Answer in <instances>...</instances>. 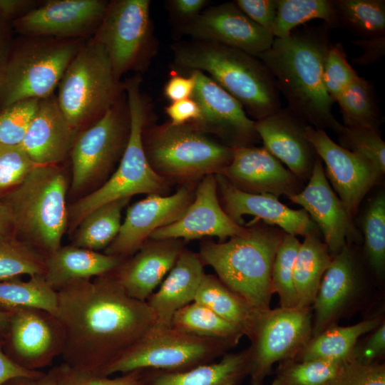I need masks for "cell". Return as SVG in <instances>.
Wrapping results in <instances>:
<instances>
[{
    "label": "cell",
    "instance_id": "43",
    "mask_svg": "<svg viewBox=\"0 0 385 385\" xmlns=\"http://www.w3.org/2000/svg\"><path fill=\"white\" fill-rule=\"evenodd\" d=\"M345 364L318 360H289L280 363L270 385H322Z\"/></svg>",
    "mask_w": 385,
    "mask_h": 385
},
{
    "label": "cell",
    "instance_id": "37",
    "mask_svg": "<svg viewBox=\"0 0 385 385\" xmlns=\"http://www.w3.org/2000/svg\"><path fill=\"white\" fill-rule=\"evenodd\" d=\"M32 307L55 314L57 309V293L43 275L0 282V310Z\"/></svg>",
    "mask_w": 385,
    "mask_h": 385
},
{
    "label": "cell",
    "instance_id": "60",
    "mask_svg": "<svg viewBox=\"0 0 385 385\" xmlns=\"http://www.w3.org/2000/svg\"><path fill=\"white\" fill-rule=\"evenodd\" d=\"M14 232L13 220L7 206L0 200V234Z\"/></svg>",
    "mask_w": 385,
    "mask_h": 385
},
{
    "label": "cell",
    "instance_id": "11",
    "mask_svg": "<svg viewBox=\"0 0 385 385\" xmlns=\"http://www.w3.org/2000/svg\"><path fill=\"white\" fill-rule=\"evenodd\" d=\"M312 334L310 309H268L259 312L248 337L251 385H265L277 362L294 359Z\"/></svg>",
    "mask_w": 385,
    "mask_h": 385
},
{
    "label": "cell",
    "instance_id": "5",
    "mask_svg": "<svg viewBox=\"0 0 385 385\" xmlns=\"http://www.w3.org/2000/svg\"><path fill=\"white\" fill-rule=\"evenodd\" d=\"M67 188L60 167L37 165L0 197L11 212L15 235L46 257L61 247L68 226Z\"/></svg>",
    "mask_w": 385,
    "mask_h": 385
},
{
    "label": "cell",
    "instance_id": "58",
    "mask_svg": "<svg viewBox=\"0 0 385 385\" xmlns=\"http://www.w3.org/2000/svg\"><path fill=\"white\" fill-rule=\"evenodd\" d=\"M14 34L12 23L0 16V71L9 54L14 39Z\"/></svg>",
    "mask_w": 385,
    "mask_h": 385
},
{
    "label": "cell",
    "instance_id": "1",
    "mask_svg": "<svg viewBox=\"0 0 385 385\" xmlns=\"http://www.w3.org/2000/svg\"><path fill=\"white\" fill-rule=\"evenodd\" d=\"M56 317L64 335L63 362L103 376L156 325L147 303L132 298L113 272L71 282L56 291Z\"/></svg>",
    "mask_w": 385,
    "mask_h": 385
},
{
    "label": "cell",
    "instance_id": "44",
    "mask_svg": "<svg viewBox=\"0 0 385 385\" xmlns=\"http://www.w3.org/2000/svg\"><path fill=\"white\" fill-rule=\"evenodd\" d=\"M337 135L339 145L368 160L385 174V143L379 130L344 126Z\"/></svg>",
    "mask_w": 385,
    "mask_h": 385
},
{
    "label": "cell",
    "instance_id": "40",
    "mask_svg": "<svg viewBox=\"0 0 385 385\" xmlns=\"http://www.w3.org/2000/svg\"><path fill=\"white\" fill-rule=\"evenodd\" d=\"M46 256L14 232L0 234V282L44 275Z\"/></svg>",
    "mask_w": 385,
    "mask_h": 385
},
{
    "label": "cell",
    "instance_id": "61",
    "mask_svg": "<svg viewBox=\"0 0 385 385\" xmlns=\"http://www.w3.org/2000/svg\"><path fill=\"white\" fill-rule=\"evenodd\" d=\"M9 312L0 310V347L1 346L6 327L8 325Z\"/></svg>",
    "mask_w": 385,
    "mask_h": 385
},
{
    "label": "cell",
    "instance_id": "54",
    "mask_svg": "<svg viewBox=\"0 0 385 385\" xmlns=\"http://www.w3.org/2000/svg\"><path fill=\"white\" fill-rule=\"evenodd\" d=\"M195 78L190 73L185 77L173 73L164 86V95L171 102L192 98L195 88Z\"/></svg>",
    "mask_w": 385,
    "mask_h": 385
},
{
    "label": "cell",
    "instance_id": "16",
    "mask_svg": "<svg viewBox=\"0 0 385 385\" xmlns=\"http://www.w3.org/2000/svg\"><path fill=\"white\" fill-rule=\"evenodd\" d=\"M108 1L105 0H47L12 22L19 36L60 39H88L98 28Z\"/></svg>",
    "mask_w": 385,
    "mask_h": 385
},
{
    "label": "cell",
    "instance_id": "59",
    "mask_svg": "<svg viewBox=\"0 0 385 385\" xmlns=\"http://www.w3.org/2000/svg\"><path fill=\"white\" fill-rule=\"evenodd\" d=\"M56 378L53 369L48 372L41 371L33 376H17L6 381L3 385H55Z\"/></svg>",
    "mask_w": 385,
    "mask_h": 385
},
{
    "label": "cell",
    "instance_id": "20",
    "mask_svg": "<svg viewBox=\"0 0 385 385\" xmlns=\"http://www.w3.org/2000/svg\"><path fill=\"white\" fill-rule=\"evenodd\" d=\"M193 198L191 190L182 187L170 195L149 194L131 205L117 236L104 253L124 260L131 257L153 232L178 219Z\"/></svg>",
    "mask_w": 385,
    "mask_h": 385
},
{
    "label": "cell",
    "instance_id": "22",
    "mask_svg": "<svg viewBox=\"0 0 385 385\" xmlns=\"http://www.w3.org/2000/svg\"><path fill=\"white\" fill-rule=\"evenodd\" d=\"M217 192L223 209L237 225L244 226L243 215L255 219L247 225L261 220L262 222L277 227L285 233L295 236L319 235L320 231L304 209L293 210L270 194H255L243 191L216 174Z\"/></svg>",
    "mask_w": 385,
    "mask_h": 385
},
{
    "label": "cell",
    "instance_id": "46",
    "mask_svg": "<svg viewBox=\"0 0 385 385\" xmlns=\"http://www.w3.org/2000/svg\"><path fill=\"white\" fill-rule=\"evenodd\" d=\"M38 101L26 100L0 111V146L21 145Z\"/></svg>",
    "mask_w": 385,
    "mask_h": 385
},
{
    "label": "cell",
    "instance_id": "45",
    "mask_svg": "<svg viewBox=\"0 0 385 385\" xmlns=\"http://www.w3.org/2000/svg\"><path fill=\"white\" fill-rule=\"evenodd\" d=\"M358 76L346 59L343 44L341 42L332 43L324 58L323 81L327 93L334 102Z\"/></svg>",
    "mask_w": 385,
    "mask_h": 385
},
{
    "label": "cell",
    "instance_id": "39",
    "mask_svg": "<svg viewBox=\"0 0 385 385\" xmlns=\"http://www.w3.org/2000/svg\"><path fill=\"white\" fill-rule=\"evenodd\" d=\"M322 19L330 29L340 26L332 0H277L274 38L289 36L294 29L312 19Z\"/></svg>",
    "mask_w": 385,
    "mask_h": 385
},
{
    "label": "cell",
    "instance_id": "30",
    "mask_svg": "<svg viewBox=\"0 0 385 385\" xmlns=\"http://www.w3.org/2000/svg\"><path fill=\"white\" fill-rule=\"evenodd\" d=\"M248 348L185 371L141 369L145 385H238L249 374Z\"/></svg>",
    "mask_w": 385,
    "mask_h": 385
},
{
    "label": "cell",
    "instance_id": "33",
    "mask_svg": "<svg viewBox=\"0 0 385 385\" xmlns=\"http://www.w3.org/2000/svg\"><path fill=\"white\" fill-rule=\"evenodd\" d=\"M195 301L207 306L220 317L237 326L244 335L250 336L258 312L218 277L205 274Z\"/></svg>",
    "mask_w": 385,
    "mask_h": 385
},
{
    "label": "cell",
    "instance_id": "19",
    "mask_svg": "<svg viewBox=\"0 0 385 385\" xmlns=\"http://www.w3.org/2000/svg\"><path fill=\"white\" fill-rule=\"evenodd\" d=\"M181 31L192 40L222 44L255 56L268 50L274 39L272 32L252 21L234 2L205 9L184 24Z\"/></svg>",
    "mask_w": 385,
    "mask_h": 385
},
{
    "label": "cell",
    "instance_id": "23",
    "mask_svg": "<svg viewBox=\"0 0 385 385\" xmlns=\"http://www.w3.org/2000/svg\"><path fill=\"white\" fill-rule=\"evenodd\" d=\"M219 174L243 191L277 197L288 198L304 188L303 182L263 146L234 148L230 163Z\"/></svg>",
    "mask_w": 385,
    "mask_h": 385
},
{
    "label": "cell",
    "instance_id": "31",
    "mask_svg": "<svg viewBox=\"0 0 385 385\" xmlns=\"http://www.w3.org/2000/svg\"><path fill=\"white\" fill-rule=\"evenodd\" d=\"M381 322V319L376 317L351 326L331 325L311 337L294 360L349 362L359 337L374 330Z\"/></svg>",
    "mask_w": 385,
    "mask_h": 385
},
{
    "label": "cell",
    "instance_id": "13",
    "mask_svg": "<svg viewBox=\"0 0 385 385\" xmlns=\"http://www.w3.org/2000/svg\"><path fill=\"white\" fill-rule=\"evenodd\" d=\"M130 130L125 93L96 123L78 133L70 153L73 191L108 173L123 153Z\"/></svg>",
    "mask_w": 385,
    "mask_h": 385
},
{
    "label": "cell",
    "instance_id": "36",
    "mask_svg": "<svg viewBox=\"0 0 385 385\" xmlns=\"http://www.w3.org/2000/svg\"><path fill=\"white\" fill-rule=\"evenodd\" d=\"M364 252L374 274L381 278L385 271V192L379 190L366 202L359 219Z\"/></svg>",
    "mask_w": 385,
    "mask_h": 385
},
{
    "label": "cell",
    "instance_id": "28",
    "mask_svg": "<svg viewBox=\"0 0 385 385\" xmlns=\"http://www.w3.org/2000/svg\"><path fill=\"white\" fill-rule=\"evenodd\" d=\"M198 255L183 250L159 289L146 301L156 317V326L170 327L173 315L195 301L205 274Z\"/></svg>",
    "mask_w": 385,
    "mask_h": 385
},
{
    "label": "cell",
    "instance_id": "15",
    "mask_svg": "<svg viewBox=\"0 0 385 385\" xmlns=\"http://www.w3.org/2000/svg\"><path fill=\"white\" fill-rule=\"evenodd\" d=\"M306 135L325 164V175L349 215L354 218L366 194L384 174L372 163L333 141L324 130L309 124Z\"/></svg>",
    "mask_w": 385,
    "mask_h": 385
},
{
    "label": "cell",
    "instance_id": "52",
    "mask_svg": "<svg viewBox=\"0 0 385 385\" xmlns=\"http://www.w3.org/2000/svg\"><path fill=\"white\" fill-rule=\"evenodd\" d=\"M165 112L170 123L175 125L193 124L200 116L199 106L192 98L171 102L165 108Z\"/></svg>",
    "mask_w": 385,
    "mask_h": 385
},
{
    "label": "cell",
    "instance_id": "35",
    "mask_svg": "<svg viewBox=\"0 0 385 385\" xmlns=\"http://www.w3.org/2000/svg\"><path fill=\"white\" fill-rule=\"evenodd\" d=\"M170 327L198 337L226 342L232 346L236 345L244 336L237 326L195 301L173 315Z\"/></svg>",
    "mask_w": 385,
    "mask_h": 385
},
{
    "label": "cell",
    "instance_id": "21",
    "mask_svg": "<svg viewBox=\"0 0 385 385\" xmlns=\"http://www.w3.org/2000/svg\"><path fill=\"white\" fill-rule=\"evenodd\" d=\"M216 176H204L194 198L184 213L175 221L153 232L155 240H192L203 237H217L220 241L245 232L246 227L235 223L221 206Z\"/></svg>",
    "mask_w": 385,
    "mask_h": 385
},
{
    "label": "cell",
    "instance_id": "47",
    "mask_svg": "<svg viewBox=\"0 0 385 385\" xmlns=\"http://www.w3.org/2000/svg\"><path fill=\"white\" fill-rule=\"evenodd\" d=\"M37 165L20 145L0 146V197L20 185Z\"/></svg>",
    "mask_w": 385,
    "mask_h": 385
},
{
    "label": "cell",
    "instance_id": "25",
    "mask_svg": "<svg viewBox=\"0 0 385 385\" xmlns=\"http://www.w3.org/2000/svg\"><path fill=\"white\" fill-rule=\"evenodd\" d=\"M78 134L53 94L39 100L20 145L37 165H57L70 155Z\"/></svg>",
    "mask_w": 385,
    "mask_h": 385
},
{
    "label": "cell",
    "instance_id": "55",
    "mask_svg": "<svg viewBox=\"0 0 385 385\" xmlns=\"http://www.w3.org/2000/svg\"><path fill=\"white\" fill-rule=\"evenodd\" d=\"M41 1L0 0V16L11 23L34 9Z\"/></svg>",
    "mask_w": 385,
    "mask_h": 385
},
{
    "label": "cell",
    "instance_id": "32",
    "mask_svg": "<svg viewBox=\"0 0 385 385\" xmlns=\"http://www.w3.org/2000/svg\"><path fill=\"white\" fill-rule=\"evenodd\" d=\"M327 245L319 235L304 237L300 243L294 265V282L298 297V308L310 309L322 278L332 262Z\"/></svg>",
    "mask_w": 385,
    "mask_h": 385
},
{
    "label": "cell",
    "instance_id": "7",
    "mask_svg": "<svg viewBox=\"0 0 385 385\" xmlns=\"http://www.w3.org/2000/svg\"><path fill=\"white\" fill-rule=\"evenodd\" d=\"M86 39L14 37L0 71V111L29 99L54 94L71 60Z\"/></svg>",
    "mask_w": 385,
    "mask_h": 385
},
{
    "label": "cell",
    "instance_id": "48",
    "mask_svg": "<svg viewBox=\"0 0 385 385\" xmlns=\"http://www.w3.org/2000/svg\"><path fill=\"white\" fill-rule=\"evenodd\" d=\"M53 369L56 378L55 385H145L141 370L110 377L78 369L63 362Z\"/></svg>",
    "mask_w": 385,
    "mask_h": 385
},
{
    "label": "cell",
    "instance_id": "49",
    "mask_svg": "<svg viewBox=\"0 0 385 385\" xmlns=\"http://www.w3.org/2000/svg\"><path fill=\"white\" fill-rule=\"evenodd\" d=\"M322 385H385V366L349 361Z\"/></svg>",
    "mask_w": 385,
    "mask_h": 385
},
{
    "label": "cell",
    "instance_id": "29",
    "mask_svg": "<svg viewBox=\"0 0 385 385\" xmlns=\"http://www.w3.org/2000/svg\"><path fill=\"white\" fill-rule=\"evenodd\" d=\"M124 260L73 245L46 257L44 278L56 291L68 283L91 279L115 271Z\"/></svg>",
    "mask_w": 385,
    "mask_h": 385
},
{
    "label": "cell",
    "instance_id": "3",
    "mask_svg": "<svg viewBox=\"0 0 385 385\" xmlns=\"http://www.w3.org/2000/svg\"><path fill=\"white\" fill-rule=\"evenodd\" d=\"M172 49L177 66L208 73L255 120L281 108L276 82L257 57L222 44L196 40L175 43Z\"/></svg>",
    "mask_w": 385,
    "mask_h": 385
},
{
    "label": "cell",
    "instance_id": "2",
    "mask_svg": "<svg viewBox=\"0 0 385 385\" xmlns=\"http://www.w3.org/2000/svg\"><path fill=\"white\" fill-rule=\"evenodd\" d=\"M329 30L324 24L274 38L271 47L256 57L272 75L290 110L312 127L338 134L344 125L332 113L334 102L323 81L324 58L332 44Z\"/></svg>",
    "mask_w": 385,
    "mask_h": 385
},
{
    "label": "cell",
    "instance_id": "27",
    "mask_svg": "<svg viewBox=\"0 0 385 385\" xmlns=\"http://www.w3.org/2000/svg\"><path fill=\"white\" fill-rule=\"evenodd\" d=\"M183 250L180 240L145 242L113 274L128 295L146 302L173 268Z\"/></svg>",
    "mask_w": 385,
    "mask_h": 385
},
{
    "label": "cell",
    "instance_id": "34",
    "mask_svg": "<svg viewBox=\"0 0 385 385\" xmlns=\"http://www.w3.org/2000/svg\"><path fill=\"white\" fill-rule=\"evenodd\" d=\"M130 198L119 199L90 212L78 225L73 245L98 252L115 238L121 226V212Z\"/></svg>",
    "mask_w": 385,
    "mask_h": 385
},
{
    "label": "cell",
    "instance_id": "26",
    "mask_svg": "<svg viewBox=\"0 0 385 385\" xmlns=\"http://www.w3.org/2000/svg\"><path fill=\"white\" fill-rule=\"evenodd\" d=\"M361 272L353 245L346 244L332 257L312 304L314 321L312 337L335 324L337 319L359 288Z\"/></svg>",
    "mask_w": 385,
    "mask_h": 385
},
{
    "label": "cell",
    "instance_id": "24",
    "mask_svg": "<svg viewBox=\"0 0 385 385\" xmlns=\"http://www.w3.org/2000/svg\"><path fill=\"white\" fill-rule=\"evenodd\" d=\"M307 125L288 107L255 122L263 147L302 182L309 180L318 157L306 135Z\"/></svg>",
    "mask_w": 385,
    "mask_h": 385
},
{
    "label": "cell",
    "instance_id": "4",
    "mask_svg": "<svg viewBox=\"0 0 385 385\" xmlns=\"http://www.w3.org/2000/svg\"><path fill=\"white\" fill-rule=\"evenodd\" d=\"M250 226L227 242H203L198 255L224 284L259 312L270 308L272 265L285 232L264 222Z\"/></svg>",
    "mask_w": 385,
    "mask_h": 385
},
{
    "label": "cell",
    "instance_id": "53",
    "mask_svg": "<svg viewBox=\"0 0 385 385\" xmlns=\"http://www.w3.org/2000/svg\"><path fill=\"white\" fill-rule=\"evenodd\" d=\"M359 47L363 53L361 56L351 59L359 66H369L381 60L385 54V35L373 38H359L351 41Z\"/></svg>",
    "mask_w": 385,
    "mask_h": 385
},
{
    "label": "cell",
    "instance_id": "6",
    "mask_svg": "<svg viewBox=\"0 0 385 385\" xmlns=\"http://www.w3.org/2000/svg\"><path fill=\"white\" fill-rule=\"evenodd\" d=\"M140 78L123 83L130 117L126 146L117 170L99 188L73 203L68 210V222L75 228L90 212L101 205L137 194H160L167 187L165 178L150 165L144 148L143 131L148 118L147 103L140 91Z\"/></svg>",
    "mask_w": 385,
    "mask_h": 385
},
{
    "label": "cell",
    "instance_id": "57",
    "mask_svg": "<svg viewBox=\"0 0 385 385\" xmlns=\"http://www.w3.org/2000/svg\"><path fill=\"white\" fill-rule=\"evenodd\" d=\"M41 371L24 369L13 362L0 347V385H3L10 379L17 376H33Z\"/></svg>",
    "mask_w": 385,
    "mask_h": 385
},
{
    "label": "cell",
    "instance_id": "50",
    "mask_svg": "<svg viewBox=\"0 0 385 385\" xmlns=\"http://www.w3.org/2000/svg\"><path fill=\"white\" fill-rule=\"evenodd\" d=\"M234 3L252 21L272 32L277 0H236Z\"/></svg>",
    "mask_w": 385,
    "mask_h": 385
},
{
    "label": "cell",
    "instance_id": "38",
    "mask_svg": "<svg viewBox=\"0 0 385 385\" xmlns=\"http://www.w3.org/2000/svg\"><path fill=\"white\" fill-rule=\"evenodd\" d=\"M346 128L379 130V110L373 85L363 77L353 81L337 98Z\"/></svg>",
    "mask_w": 385,
    "mask_h": 385
},
{
    "label": "cell",
    "instance_id": "14",
    "mask_svg": "<svg viewBox=\"0 0 385 385\" xmlns=\"http://www.w3.org/2000/svg\"><path fill=\"white\" fill-rule=\"evenodd\" d=\"M9 312L1 348L13 362L26 370L41 371L61 355L64 335L55 314L32 307Z\"/></svg>",
    "mask_w": 385,
    "mask_h": 385
},
{
    "label": "cell",
    "instance_id": "56",
    "mask_svg": "<svg viewBox=\"0 0 385 385\" xmlns=\"http://www.w3.org/2000/svg\"><path fill=\"white\" fill-rule=\"evenodd\" d=\"M207 2L205 0H173L170 5L175 15L184 21V24L202 11Z\"/></svg>",
    "mask_w": 385,
    "mask_h": 385
},
{
    "label": "cell",
    "instance_id": "9",
    "mask_svg": "<svg viewBox=\"0 0 385 385\" xmlns=\"http://www.w3.org/2000/svg\"><path fill=\"white\" fill-rule=\"evenodd\" d=\"M143 145L156 173L180 179L219 174L233 153V148L210 138L191 124L153 126L148 133L143 131Z\"/></svg>",
    "mask_w": 385,
    "mask_h": 385
},
{
    "label": "cell",
    "instance_id": "51",
    "mask_svg": "<svg viewBox=\"0 0 385 385\" xmlns=\"http://www.w3.org/2000/svg\"><path fill=\"white\" fill-rule=\"evenodd\" d=\"M385 351V324L381 322L371 335L360 344L356 343L351 354V361L363 364L376 362Z\"/></svg>",
    "mask_w": 385,
    "mask_h": 385
},
{
    "label": "cell",
    "instance_id": "18",
    "mask_svg": "<svg viewBox=\"0 0 385 385\" xmlns=\"http://www.w3.org/2000/svg\"><path fill=\"white\" fill-rule=\"evenodd\" d=\"M308 180L300 192L288 199L300 205L317 225L331 256L339 254L346 244H360L361 232L330 185L319 157Z\"/></svg>",
    "mask_w": 385,
    "mask_h": 385
},
{
    "label": "cell",
    "instance_id": "41",
    "mask_svg": "<svg viewBox=\"0 0 385 385\" xmlns=\"http://www.w3.org/2000/svg\"><path fill=\"white\" fill-rule=\"evenodd\" d=\"M340 26L361 38L385 34L384 0H332Z\"/></svg>",
    "mask_w": 385,
    "mask_h": 385
},
{
    "label": "cell",
    "instance_id": "8",
    "mask_svg": "<svg viewBox=\"0 0 385 385\" xmlns=\"http://www.w3.org/2000/svg\"><path fill=\"white\" fill-rule=\"evenodd\" d=\"M58 89V105L78 133L102 118L125 93L103 47L93 36L70 62Z\"/></svg>",
    "mask_w": 385,
    "mask_h": 385
},
{
    "label": "cell",
    "instance_id": "10",
    "mask_svg": "<svg viewBox=\"0 0 385 385\" xmlns=\"http://www.w3.org/2000/svg\"><path fill=\"white\" fill-rule=\"evenodd\" d=\"M232 346L226 342L155 325L111 364L103 376L141 369L185 371L213 362Z\"/></svg>",
    "mask_w": 385,
    "mask_h": 385
},
{
    "label": "cell",
    "instance_id": "12",
    "mask_svg": "<svg viewBox=\"0 0 385 385\" xmlns=\"http://www.w3.org/2000/svg\"><path fill=\"white\" fill-rule=\"evenodd\" d=\"M148 0L108 1L94 37L103 47L115 78L140 70L153 53Z\"/></svg>",
    "mask_w": 385,
    "mask_h": 385
},
{
    "label": "cell",
    "instance_id": "17",
    "mask_svg": "<svg viewBox=\"0 0 385 385\" xmlns=\"http://www.w3.org/2000/svg\"><path fill=\"white\" fill-rule=\"evenodd\" d=\"M195 88L192 98L200 116L192 125L200 131L219 136L223 144L234 148L254 145L260 139L255 120L249 118L242 105L207 74L192 71Z\"/></svg>",
    "mask_w": 385,
    "mask_h": 385
},
{
    "label": "cell",
    "instance_id": "42",
    "mask_svg": "<svg viewBox=\"0 0 385 385\" xmlns=\"http://www.w3.org/2000/svg\"><path fill=\"white\" fill-rule=\"evenodd\" d=\"M300 245L297 236L284 233L272 265V293L278 294L280 307H298V297L294 282V265Z\"/></svg>",
    "mask_w": 385,
    "mask_h": 385
}]
</instances>
